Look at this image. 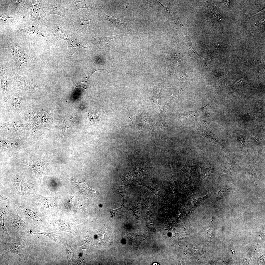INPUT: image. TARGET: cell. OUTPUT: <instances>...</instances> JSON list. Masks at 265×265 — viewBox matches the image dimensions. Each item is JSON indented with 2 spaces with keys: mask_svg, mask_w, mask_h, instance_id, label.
I'll return each mask as SVG.
<instances>
[{
  "mask_svg": "<svg viewBox=\"0 0 265 265\" xmlns=\"http://www.w3.org/2000/svg\"><path fill=\"white\" fill-rule=\"evenodd\" d=\"M125 210L122 207L116 210L110 209L109 212L111 214V217L113 218H119L123 215Z\"/></svg>",
  "mask_w": 265,
  "mask_h": 265,
  "instance_id": "17",
  "label": "cell"
},
{
  "mask_svg": "<svg viewBox=\"0 0 265 265\" xmlns=\"http://www.w3.org/2000/svg\"><path fill=\"white\" fill-rule=\"evenodd\" d=\"M118 193L120 195H121L122 196V197L123 198V203L122 205L123 206H125V204H126V195H125V194H124V193H123L122 192H118Z\"/></svg>",
  "mask_w": 265,
  "mask_h": 265,
  "instance_id": "27",
  "label": "cell"
},
{
  "mask_svg": "<svg viewBox=\"0 0 265 265\" xmlns=\"http://www.w3.org/2000/svg\"><path fill=\"white\" fill-rule=\"evenodd\" d=\"M247 159L248 171L252 177L254 179L257 172L256 162L251 156H248Z\"/></svg>",
  "mask_w": 265,
  "mask_h": 265,
  "instance_id": "14",
  "label": "cell"
},
{
  "mask_svg": "<svg viewBox=\"0 0 265 265\" xmlns=\"http://www.w3.org/2000/svg\"><path fill=\"white\" fill-rule=\"evenodd\" d=\"M1 78V87L3 92L5 93L9 83V80L6 76L4 75Z\"/></svg>",
  "mask_w": 265,
  "mask_h": 265,
  "instance_id": "19",
  "label": "cell"
},
{
  "mask_svg": "<svg viewBox=\"0 0 265 265\" xmlns=\"http://www.w3.org/2000/svg\"><path fill=\"white\" fill-rule=\"evenodd\" d=\"M78 36L74 35H73L71 37L69 36L68 39L67 40L68 46L66 54L71 58L73 55L77 52L79 49L81 47L86 48L81 44L80 40L79 39L80 37Z\"/></svg>",
  "mask_w": 265,
  "mask_h": 265,
  "instance_id": "11",
  "label": "cell"
},
{
  "mask_svg": "<svg viewBox=\"0 0 265 265\" xmlns=\"http://www.w3.org/2000/svg\"><path fill=\"white\" fill-rule=\"evenodd\" d=\"M66 250L68 264L71 263L73 261L74 257V252L72 248L69 245L64 244Z\"/></svg>",
  "mask_w": 265,
  "mask_h": 265,
  "instance_id": "18",
  "label": "cell"
},
{
  "mask_svg": "<svg viewBox=\"0 0 265 265\" xmlns=\"http://www.w3.org/2000/svg\"><path fill=\"white\" fill-rule=\"evenodd\" d=\"M201 135L209 142L222 147V145L219 139L211 132L205 130L202 131Z\"/></svg>",
  "mask_w": 265,
  "mask_h": 265,
  "instance_id": "13",
  "label": "cell"
},
{
  "mask_svg": "<svg viewBox=\"0 0 265 265\" xmlns=\"http://www.w3.org/2000/svg\"><path fill=\"white\" fill-rule=\"evenodd\" d=\"M32 199L43 212L45 210H53L55 208V201L52 198L45 197L38 193Z\"/></svg>",
  "mask_w": 265,
  "mask_h": 265,
  "instance_id": "8",
  "label": "cell"
},
{
  "mask_svg": "<svg viewBox=\"0 0 265 265\" xmlns=\"http://www.w3.org/2000/svg\"><path fill=\"white\" fill-rule=\"evenodd\" d=\"M21 161L23 164L28 166L33 169L35 176L39 179L40 186L43 188V174L49 163L42 160L34 159L26 160H21Z\"/></svg>",
  "mask_w": 265,
  "mask_h": 265,
  "instance_id": "7",
  "label": "cell"
},
{
  "mask_svg": "<svg viewBox=\"0 0 265 265\" xmlns=\"http://www.w3.org/2000/svg\"><path fill=\"white\" fill-rule=\"evenodd\" d=\"M11 197L7 192L3 188L0 187V201L6 200L8 202L11 201Z\"/></svg>",
  "mask_w": 265,
  "mask_h": 265,
  "instance_id": "21",
  "label": "cell"
},
{
  "mask_svg": "<svg viewBox=\"0 0 265 265\" xmlns=\"http://www.w3.org/2000/svg\"><path fill=\"white\" fill-rule=\"evenodd\" d=\"M11 73L13 78V86L15 88L31 92L36 91L39 89V86L25 76L19 75L14 69L11 70Z\"/></svg>",
  "mask_w": 265,
  "mask_h": 265,
  "instance_id": "6",
  "label": "cell"
},
{
  "mask_svg": "<svg viewBox=\"0 0 265 265\" xmlns=\"http://www.w3.org/2000/svg\"><path fill=\"white\" fill-rule=\"evenodd\" d=\"M239 159L238 156L233 153L229 154L228 155L227 160L222 170V173H226L229 175H232L231 172V169Z\"/></svg>",
  "mask_w": 265,
  "mask_h": 265,
  "instance_id": "12",
  "label": "cell"
},
{
  "mask_svg": "<svg viewBox=\"0 0 265 265\" xmlns=\"http://www.w3.org/2000/svg\"><path fill=\"white\" fill-rule=\"evenodd\" d=\"M8 202L4 223L10 235L13 238L29 237L31 224L25 222L22 218L18 213L13 202L10 201Z\"/></svg>",
  "mask_w": 265,
  "mask_h": 265,
  "instance_id": "1",
  "label": "cell"
},
{
  "mask_svg": "<svg viewBox=\"0 0 265 265\" xmlns=\"http://www.w3.org/2000/svg\"><path fill=\"white\" fill-rule=\"evenodd\" d=\"M90 120L92 122H95L98 121L100 119V117L97 114L94 112H90L88 115Z\"/></svg>",
  "mask_w": 265,
  "mask_h": 265,
  "instance_id": "23",
  "label": "cell"
},
{
  "mask_svg": "<svg viewBox=\"0 0 265 265\" xmlns=\"http://www.w3.org/2000/svg\"><path fill=\"white\" fill-rule=\"evenodd\" d=\"M27 238L12 237L6 244L0 246V254L9 253H15L25 261L24 252L27 242Z\"/></svg>",
  "mask_w": 265,
  "mask_h": 265,
  "instance_id": "5",
  "label": "cell"
},
{
  "mask_svg": "<svg viewBox=\"0 0 265 265\" xmlns=\"http://www.w3.org/2000/svg\"><path fill=\"white\" fill-rule=\"evenodd\" d=\"M57 31L58 36H60L58 38L59 39H64L66 40H68L69 39L68 35L63 30L60 25L58 26Z\"/></svg>",
  "mask_w": 265,
  "mask_h": 265,
  "instance_id": "20",
  "label": "cell"
},
{
  "mask_svg": "<svg viewBox=\"0 0 265 265\" xmlns=\"http://www.w3.org/2000/svg\"><path fill=\"white\" fill-rule=\"evenodd\" d=\"M139 235L138 234V232L136 233H129L127 237L128 240L131 242H133L134 241L136 238Z\"/></svg>",
  "mask_w": 265,
  "mask_h": 265,
  "instance_id": "26",
  "label": "cell"
},
{
  "mask_svg": "<svg viewBox=\"0 0 265 265\" xmlns=\"http://www.w3.org/2000/svg\"><path fill=\"white\" fill-rule=\"evenodd\" d=\"M6 38L8 48L13 56V61L16 69L19 71L21 65L24 63L31 61L32 58L26 53L23 47L14 43L9 35H8Z\"/></svg>",
  "mask_w": 265,
  "mask_h": 265,
  "instance_id": "4",
  "label": "cell"
},
{
  "mask_svg": "<svg viewBox=\"0 0 265 265\" xmlns=\"http://www.w3.org/2000/svg\"><path fill=\"white\" fill-rule=\"evenodd\" d=\"M201 110V109L195 110L193 111L186 113L185 114H184L185 118H190V117L191 118V117H195L196 116H197V115L200 112Z\"/></svg>",
  "mask_w": 265,
  "mask_h": 265,
  "instance_id": "24",
  "label": "cell"
},
{
  "mask_svg": "<svg viewBox=\"0 0 265 265\" xmlns=\"http://www.w3.org/2000/svg\"><path fill=\"white\" fill-rule=\"evenodd\" d=\"M0 142L1 146L7 148H11L13 146V142L9 140H1Z\"/></svg>",
  "mask_w": 265,
  "mask_h": 265,
  "instance_id": "25",
  "label": "cell"
},
{
  "mask_svg": "<svg viewBox=\"0 0 265 265\" xmlns=\"http://www.w3.org/2000/svg\"><path fill=\"white\" fill-rule=\"evenodd\" d=\"M6 205L0 210V246L6 244L12 238L5 225L4 220L7 209Z\"/></svg>",
  "mask_w": 265,
  "mask_h": 265,
  "instance_id": "9",
  "label": "cell"
},
{
  "mask_svg": "<svg viewBox=\"0 0 265 265\" xmlns=\"http://www.w3.org/2000/svg\"><path fill=\"white\" fill-rule=\"evenodd\" d=\"M104 17L106 19V20L112 22L119 28L122 29L125 28V26L122 21L115 16H109L106 14H105Z\"/></svg>",
  "mask_w": 265,
  "mask_h": 265,
  "instance_id": "16",
  "label": "cell"
},
{
  "mask_svg": "<svg viewBox=\"0 0 265 265\" xmlns=\"http://www.w3.org/2000/svg\"><path fill=\"white\" fill-rule=\"evenodd\" d=\"M71 180L76 189L83 194L88 199L93 200L94 199V190L91 189L82 180H79L74 177H71Z\"/></svg>",
  "mask_w": 265,
  "mask_h": 265,
  "instance_id": "10",
  "label": "cell"
},
{
  "mask_svg": "<svg viewBox=\"0 0 265 265\" xmlns=\"http://www.w3.org/2000/svg\"><path fill=\"white\" fill-rule=\"evenodd\" d=\"M23 202L14 201L19 214L25 222L35 225H44L45 216L32 198L25 199Z\"/></svg>",
  "mask_w": 265,
  "mask_h": 265,
  "instance_id": "2",
  "label": "cell"
},
{
  "mask_svg": "<svg viewBox=\"0 0 265 265\" xmlns=\"http://www.w3.org/2000/svg\"><path fill=\"white\" fill-rule=\"evenodd\" d=\"M11 197H21L25 199L32 198L38 193L37 186L27 179L16 178L12 183L2 187Z\"/></svg>",
  "mask_w": 265,
  "mask_h": 265,
  "instance_id": "3",
  "label": "cell"
},
{
  "mask_svg": "<svg viewBox=\"0 0 265 265\" xmlns=\"http://www.w3.org/2000/svg\"><path fill=\"white\" fill-rule=\"evenodd\" d=\"M122 34L117 35L110 37H98L94 39L97 41L101 43H110L114 42L118 39L121 37L125 36Z\"/></svg>",
  "mask_w": 265,
  "mask_h": 265,
  "instance_id": "15",
  "label": "cell"
},
{
  "mask_svg": "<svg viewBox=\"0 0 265 265\" xmlns=\"http://www.w3.org/2000/svg\"><path fill=\"white\" fill-rule=\"evenodd\" d=\"M11 64L10 62H7L0 65V76L4 75L8 70L9 67Z\"/></svg>",
  "mask_w": 265,
  "mask_h": 265,
  "instance_id": "22",
  "label": "cell"
}]
</instances>
